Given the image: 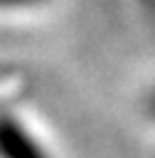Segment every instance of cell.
<instances>
[{"instance_id": "1", "label": "cell", "mask_w": 155, "mask_h": 158, "mask_svg": "<svg viewBox=\"0 0 155 158\" xmlns=\"http://www.w3.org/2000/svg\"><path fill=\"white\" fill-rule=\"evenodd\" d=\"M0 153L5 158H44L37 151V146L30 141V136L25 138L12 123L0 126Z\"/></svg>"}, {"instance_id": "2", "label": "cell", "mask_w": 155, "mask_h": 158, "mask_svg": "<svg viewBox=\"0 0 155 158\" xmlns=\"http://www.w3.org/2000/svg\"><path fill=\"white\" fill-rule=\"evenodd\" d=\"M17 2H30V0H0V5H17Z\"/></svg>"}]
</instances>
